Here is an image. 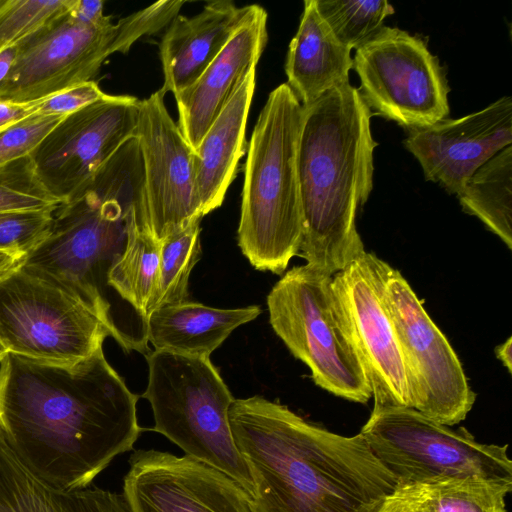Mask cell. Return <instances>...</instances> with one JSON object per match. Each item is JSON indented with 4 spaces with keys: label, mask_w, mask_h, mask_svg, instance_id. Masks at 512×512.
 <instances>
[{
    "label": "cell",
    "mask_w": 512,
    "mask_h": 512,
    "mask_svg": "<svg viewBox=\"0 0 512 512\" xmlns=\"http://www.w3.org/2000/svg\"><path fill=\"white\" fill-rule=\"evenodd\" d=\"M165 95L140 100L135 137L144 168L147 224L159 242L202 219L193 171V150L171 118Z\"/></svg>",
    "instance_id": "cell-15"
},
{
    "label": "cell",
    "mask_w": 512,
    "mask_h": 512,
    "mask_svg": "<svg viewBox=\"0 0 512 512\" xmlns=\"http://www.w3.org/2000/svg\"><path fill=\"white\" fill-rule=\"evenodd\" d=\"M71 8L20 41L0 101L28 103L92 81L113 53L126 54L118 23H91Z\"/></svg>",
    "instance_id": "cell-12"
},
{
    "label": "cell",
    "mask_w": 512,
    "mask_h": 512,
    "mask_svg": "<svg viewBox=\"0 0 512 512\" xmlns=\"http://www.w3.org/2000/svg\"><path fill=\"white\" fill-rule=\"evenodd\" d=\"M372 115L349 82L303 107L296 157L303 221L298 255L330 276L365 252L355 217L373 188Z\"/></svg>",
    "instance_id": "cell-4"
},
{
    "label": "cell",
    "mask_w": 512,
    "mask_h": 512,
    "mask_svg": "<svg viewBox=\"0 0 512 512\" xmlns=\"http://www.w3.org/2000/svg\"><path fill=\"white\" fill-rule=\"evenodd\" d=\"M111 336L78 296L22 265L0 277V340L8 352L55 363H75Z\"/></svg>",
    "instance_id": "cell-9"
},
{
    "label": "cell",
    "mask_w": 512,
    "mask_h": 512,
    "mask_svg": "<svg viewBox=\"0 0 512 512\" xmlns=\"http://www.w3.org/2000/svg\"><path fill=\"white\" fill-rule=\"evenodd\" d=\"M57 208L0 211V251L25 259L49 234Z\"/></svg>",
    "instance_id": "cell-31"
},
{
    "label": "cell",
    "mask_w": 512,
    "mask_h": 512,
    "mask_svg": "<svg viewBox=\"0 0 512 512\" xmlns=\"http://www.w3.org/2000/svg\"><path fill=\"white\" fill-rule=\"evenodd\" d=\"M352 68L351 49L335 37L315 0H305L285 62L287 84L299 102L308 106L333 87L349 82Z\"/></svg>",
    "instance_id": "cell-21"
},
{
    "label": "cell",
    "mask_w": 512,
    "mask_h": 512,
    "mask_svg": "<svg viewBox=\"0 0 512 512\" xmlns=\"http://www.w3.org/2000/svg\"><path fill=\"white\" fill-rule=\"evenodd\" d=\"M359 433L401 483L465 477L512 482L508 445L481 443L466 428L453 430L412 408L374 406Z\"/></svg>",
    "instance_id": "cell-8"
},
{
    "label": "cell",
    "mask_w": 512,
    "mask_h": 512,
    "mask_svg": "<svg viewBox=\"0 0 512 512\" xmlns=\"http://www.w3.org/2000/svg\"><path fill=\"white\" fill-rule=\"evenodd\" d=\"M16 52V45L0 50V85L6 79L12 68Z\"/></svg>",
    "instance_id": "cell-36"
},
{
    "label": "cell",
    "mask_w": 512,
    "mask_h": 512,
    "mask_svg": "<svg viewBox=\"0 0 512 512\" xmlns=\"http://www.w3.org/2000/svg\"><path fill=\"white\" fill-rule=\"evenodd\" d=\"M105 95L94 81H88L36 101L41 115L67 116L97 101Z\"/></svg>",
    "instance_id": "cell-33"
},
{
    "label": "cell",
    "mask_w": 512,
    "mask_h": 512,
    "mask_svg": "<svg viewBox=\"0 0 512 512\" xmlns=\"http://www.w3.org/2000/svg\"><path fill=\"white\" fill-rule=\"evenodd\" d=\"M64 117L35 113L0 131V167L30 156Z\"/></svg>",
    "instance_id": "cell-32"
},
{
    "label": "cell",
    "mask_w": 512,
    "mask_h": 512,
    "mask_svg": "<svg viewBox=\"0 0 512 512\" xmlns=\"http://www.w3.org/2000/svg\"><path fill=\"white\" fill-rule=\"evenodd\" d=\"M403 143L426 180L457 196L477 169L512 145V99L503 96L466 116L409 129Z\"/></svg>",
    "instance_id": "cell-17"
},
{
    "label": "cell",
    "mask_w": 512,
    "mask_h": 512,
    "mask_svg": "<svg viewBox=\"0 0 512 512\" xmlns=\"http://www.w3.org/2000/svg\"><path fill=\"white\" fill-rule=\"evenodd\" d=\"M267 13L252 4L228 44L189 87L175 94L177 125L195 150L248 73L256 68L268 41Z\"/></svg>",
    "instance_id": "cell-18"
},
{
    "label": "cell",
    "mask_w": 512,
    "mask_h": 512,
    "mask_svg": "<svg viewBox=\"0 0 512 512\" xmlns=\"http://www.w3.org/2000/svg\"><path fill=\"white\" fill-rule=\"evenodd\" d=\"M0 512H131L122 493L62 490L35 476L0 439Z\"/></svg>",
    "instance_id": "cell-23"
},
{
    "label": "cell",
    "mask_w": 512,
    "mask_h": 512,
    "mask_svg": "<svg viewBox=\"0 0 512 512\" xmlns=\"http://www.w3.org/2000/svg\"><path fill=\"white\" fill-rule=\"evenodd\" d=\"M128 462L122 494L131 512H254L238 482L190 456L140 449Z\"/></svg>",
    "instance_id": "cell-16"
},
{
    "label": "cell",
    "mask_w": 512,
    "mask_h": 512,
    "mask_svg": "<svg viewBox=\"0 0 512 512\" xmlns=\"http://www.w3.org/2000/svg\"><path fill=\"white\" fill-rule=\"evenodd\" d=\"M511 344L512 338L509 337L504 343L495 348L497 358L503 363V365L507 368L509 373H511L512 371Z\"/></svg>",
    "instance_id": "cell-37"
},
{
    "label": "cell",
    "mask_w": 512,
    "mask_h": 512,
    "mask_svg": "<svg viewBox=\"0 0 512 512\" xmlns=\"http://www.w3.org/2000/svg\"><path fill=\"white\" fill-rule=\"evenodd\" d=\"M161 243L142 221L134 222L126 247L112 267L110 287L126 303L147 319V307L157 289Z\"/></svg>",
    "instance_id": "cell-25"
},
{
    "label": "cell",
    "mask_w": 512,
    "mask_h": 512,
    "mask_svg": "<svg viewBox=\"0 0 512 512\" xmlns=\"http://www.w3.org/2000/svg\"><path fill=\"white\" fill-rule=\"evenodd\" d=\"M382 293L406 370L410 408L452 426L472 409L476 394L461 362L402 276L382 261Z\"/></svg>",
    "instance_id": "cell-10"
},
{
    "label": "cell",
    "mask_w": 512,
    "mask_h": 512,
    "mask_svg": "<svg viewBox=\"0 0 512 512\" xmlns=\"http://www.w3.org/2000/svg\"><path fill=\"white\" fill-rule=\"evenodd\" d=\"M9 353L2 341L0 340V361Z\"/></svg>",
    "instance_id": "cell-39"
},
{
    "label": "cell",
    "mask_w": 512,
    "mask_h": 512,
    "mask_svg": "<svg viewBox=\"0 0 512 512\" xmlns=\"http://www.w3.org/2000/svg\"><path fill=\"white\" fill-rule=\"evenodd\" d=\"M38 180L30 156L0 167V211L57 208Z\"/></svg>",
    "instance_id": "cell-30"
},
{
    "label": "cell",
    "mask_w": 512,
    "mask_h": 512,
    "mask_svg": "<svg viewBox=\"0 0 512 512\" xmlns=\"http://www.w3.org/2000/svg\"><path fill=\"white\" fill-rule=\"evenodd\" d=\"M140 100L105 94L65 116L30 154L36 176L59 203L78 198L114 153L136 134Z\"/></svg>",
    "instance_id": "cell-13"
},
{
    "label": "cell",
    "mask_w": 512,
    "mask_h": 512,
    "mask_svg": "<svg viewBox=\"0 0 512 512\" xmlns=\"http://www.w3.org/2000/svg\"><path fill=\"white\" fill-rule=\"evenodd\" d=\"M229 421L254 512H375L399 484L360 433L331 432L278 402L234 399Z\"/></svg>",
    "instance_id": "cell-2"
},
{
    "label": "cell",
    "mask_w": 512,
    "mask_h": 512,
    "mask_svg": "<svg viewBox=\"0 0 512 512\" xmlns=\"http://www.w3.org/2000/svg\"><path fill=\"white\" fill-rule=\"evenodd\" d=\"M303 106L283 83L268 96L248 144L238 245L257 270L282 274L299 254L303 221L297 144Z\"/></svg>",
    "instance_id": "cell-5"
},
{
    "label": "cell",
    "mask_w": 512,
    "mask_h": 512,
    "mask_svg": "<svg viewBox=\"0 0 512 512\" xmlns=\"http://www.w3.org/2000/svg\"><path fill=\"white\" fill-rule=\"evenodd\" d=\"M375 512H436L425 484L401 483Z\"/></svg>",
    "instance_id": "cell-34"
},
{
    "label": "cell",
    "mask_w": 512,
    "mask_h": 512,
    "mask_svg": "<svg viewBox=\"0 0 512 512\" xmlns=\"http://www.w3.org/2000/svg\"><path fill=\"white\" fill-rule=\"evenodd\" d=\"M316 8L335 37L346 47L357 49L371 39L384 20L394 14L387 0H315Z\"/></svg>",
    "instance_id": "cell-27"
},
{
    "label": "cell",
    "mask_w": 512,
    "mask_h": 512,
    "mask_svg": "<svg viewBox=\"0 0 512 512\" xmlns=\"http://www.w3.org/2000/svg\"><path fill=\"white\" fill-rule=\"evenodd\" d=\"M36 101L28 103H15L0 101V131L35 114Z\"/></svg>",
    "instance_id": "cell-35"
},
{
    "label": "cell",
    "mask_w": 512,
    "mask_h": 512,
    "mask_svg": "<svg viewBox=\"0 0 512 512\" xmlns=\"http://www.w3.org/2000/svg\"><path fill=\"white\" fill-rule=\"evenodd\" d=\"M200 221L191 222L160 242L159 279L147 317L160 307L189 300V276L201 256Z\"/></svg>",
    "instance_id": "cell-26"
},
{
    "label": "cell",
    "mask_w": 512,
    "mask_h": 512,
    "mask_svg": "<svg viewBox=\"0 0 512 512\" xmlns=\"http://www.w3.org/2000/svg\"><path fill=\"white\" fill-rule=\"evenodd\" d=\"M136 221L148 228L143 160L134 136L101 166L81 196L59 205L49 234L22 266L78 296L126 351L146 355L147 319L108 281Z\"/></svg>",
    "instance_id": "cell-3"
},
{
    "label": "cell",
    "mask_w": 512,
    "mask_h": 512,
    "mask_svg": "<svg viewBox=\"0 0 512 512\" xmlns=\"http://www.w3.org/2000/svg\"><path fill=\"white\" fill-rule=\"evenodd\" d=\"M74 0H0V50L15 46L55 17Z\"/></svg>",
    "instance_id": "cell-29"
},
{
    "label": "cell",
    "mask_w": 512,
    "mask_h": 512,
    "mask_svg": "<svg viewBox=\"0 0 512 512\" xmlns=\"http://www.w3.org/2000/svg\"><path fill=\"white\" fill-rule=\"evenodd\" d=\"M255 88L252 69L193 150V171L203 217L220 207L245 153L246 122Z\"/></svg>",
    "instance_id": "cell-20"
},
{
    "label": "cell",
    "mask_w": 512,
    "mask_h": 512,
    "mask_svg": "<svg viewBox=\"0 0 512 512\" xmlns=\"http://www.w3.org/2000/svg\"><path fill=\"white\" fill-rule=\"evenodd\" d=\"M24 259L0 251V277L22 265Z\"/></svg>",
    "instance_id": "cell-38"
},
{
    "label": "cell",
    "mask_w": 512,
    "mask_h": 512,
    "mask_svg": "<svg viewBox=\"0 0 512 512\" xmlns=\"http://www.w3.org/2000/svg\"><path fill=\"white\" fill-rule=\"evenodd\" d=\"M257 305L215 308L190 300L160 307L147 317V340L155 350L210 358L237 327L261 314Z\"/></svg>",
    "instance_id": "cell-22"
},
{
    "label": "cell",
    "mask_w": 512,
    "mask_h": 512,
    "mask_svg": "<svg viewBox=\"0 0 512 512\" xmlns=\"http://www.w3.org/2000/svg\"><path fill=\"white\" fill-rule=\"evenodd\" d=\"M353 69L371 113L408 130L449 115L445 72L425 42L407 31L383 26L356 49Z\"/></svg>",
    "instance_id": "cell-11"
},
{
    "label": "cell",
    "mask_w": 512,
    "mask_h": 512,
    "mask_svg": "<svg viewBox=\"0 0 512 512\" xmlns=\"http://www.w3.org/2000/svg\"><path fill=\"white\" fill-rule=\"evenodd\" d=\"M250 7L217 0L208 2L192 17L178 14L159 45L164 76L159 90L175 95L192 85L228 44Z\"/></svg>",
    "instance_id": "cell-19"
},
{
    "label": "cell",
    "mask_w": 512,
    "mask_h": 512,
    "mask_svg": "<svg viewBox=\"0 0 512 512\" xmlns=\"http://www.w3.org/2000/svg\"><path fill=\"white\" fill-rule=\"evenodd\" d=\"M145 356L148 384L142 397L150 403L154 418L148 430L225 473L252 498L253 482L229 421L235 398L210 358L160 350Z\"/></svg>",
    "instance_id": "cell-6"
},
{
    "label": "cell",
    "mask_w": 512,
    "mask_h": 512,
    "mask_svg": "<svg viewBox=\"0 0 512 512\" xmlns=\"http://www.w3.org/2000/svg\"><path fill=\"white\" fill-rule=\"evenodd\" d=\"M436 512H507L512 482L465 477L425 484Z\"/></svg>",
    "instance_id": "cell-28"
},
{
    "label": "cell",
    "mask_w": 512,
    "mask_h": 512,
    "mask_svg": "<svg viewBox=\"0 0 512 512\" xmlns=\"http://www.w3.org/2000/svg\"><path fill=\"white\" fill-rule=\"evenodd\" d=\"M138 398L102 348L75 363L9 352L0 361V439L49 485L86 488L144 430Z\"/></svg>",
    "instance_id": "cell-1"
},
{
    "label": "cell",
    "mask_w": 512,
    "mask_h": 512,
    "mask_svg": "<svg viewBox=\"0 0 512 512\" xmlns=\"http://www.w3.org/2000/svg\"><path fill=\"white\" fill-rule=\"evenodd\" d=\"M382 261L365 251L332 276V287L370 383L374 406L410 408L403 356L382 293Z\"/></svg>",
    "instance_id": "cell-14"
},
{
    "label": "cell",
    "mask_w": 512,
    "mask_h": 512,
    "mask_svg": "<svg viewBox=\"0 0 512 512\" xmlns=\"http://www.w3.org/2000/svg\"><path fill=\"white\" fill-rule=\"evenodd\" d=\"M457 197L464 212L481 220L511 249L512 145L477 169Z\"/></svg>",
    "instance_id": "cell-24"
},
{
    "label": "cell",
    "mask_w": 512,
    "mask_h": 512,
    "mask_svg": "<svg viewBox=\"0 0 512 512\" xmlns=\"http://www.w3.org/2000/svg\"><path fill=\"white\" fill-rule=\"evenodd\" d=\"M269 321L322 389L366 403L372 390L332 287V276L305 264L287 271L267 297Z\"/></svg>",
    "instance_id": "cell-7"
}]
</instances>
